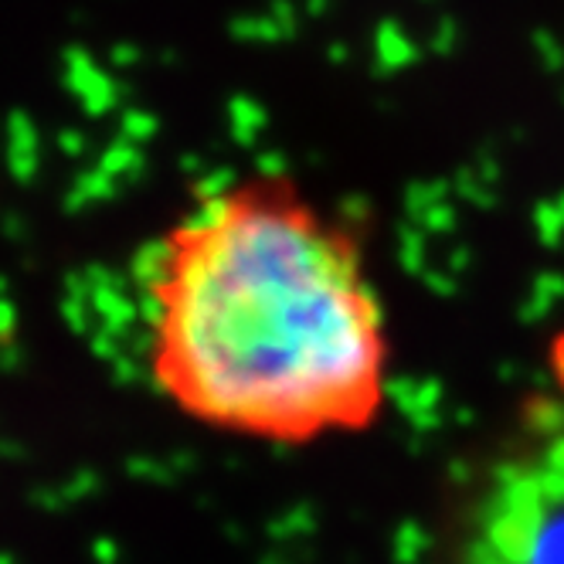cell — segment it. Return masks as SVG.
I'll list each match as a JSON object with an SVG mask.
<instances>
[{"label":"cell","mask_w":564,"mask_h":564,"mask_svg":"<svg viewBox=\"0 0 564 564\" xmlns=\"http://www.w3.org/2000/svg\"><path fill=\"white\" fill-rule=\"evenodd\" d=\"M150 378L187 419L279 446L365 432L388 324L357 238L286 181L200 197L143 262Z\"/></svg>","instance_id":"cell-1"},{"label":"cell","mask_w":564,"mask_h":564,"mask_svg":"<svg viewBox=\"0 0 564 564\" xmlns=\"http://www.w3.org/2000/svg\"><path fill=\"white\" fill-rule=\"evenodd\" d=\"M459 564H564V435L494 469L466 520Z\"/></svg>","instance_id":"cell-2"}]
</instances>
